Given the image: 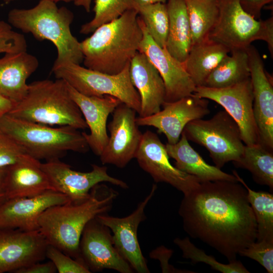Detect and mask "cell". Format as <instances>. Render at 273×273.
I'll return each mask as SVG.
<instances>
[{
  "label": "cell",
  "instance_id": "6da1fadb",
  "mask_svg": "<svg viewBox=\"0 0 273 273\" xmlns=\"http://www.w3.org/2000/svg\"><path fill=\"white\" fill-rule=\"evenodd\" d=\"M178 212L190 237L212 247L229 262L256 240L257 224L247 191L238 181L200 183L184 195Z\"/></svg>",
  "mask_w": 273,
  "mask_h": 273
},
{
  "label": "cell",
  "instance_id": "7a4b0ae2",
  "mask_svg": "<svg viewBox=\"0 0 273 273\" xmlns=\"http://www.w3.org/2000/svg\"><path fill=\"white\" fill-rule=\"evenodd\" d=\"M118 193L105 184H98L83 202H68L46 209L38 218L39 231L49 245L72 258L80 260L79 242L87 223L98 215L107 214Z\"/></svg>",
  "mask_w": 273,
  "mask_h": 273
},
{
  "label": "cell",
  "instance_id": "3957f363",
  "mask_svg": "<svg viewBox=\"0 0 273 273\" xmlns=\"http://www.w3.org/2000/svg\"><path fill=\"white\" fill-rule=\"evenodd\" d=\"M143 35L137 11H126L80 42L84 66L109 74L120 72L139 51Z\"/></svg>",
  "mask_w": 273,
  "mask_h": 273
},
{
  "label": "cell",
  "instance_id": "277c9868",
  "mask_svg": "<svg viewBox=\"0 0 273 273\" xmlns=\"http://www.w3.org/2000/svg\"><path fill=\"white\" fill-rule=\"evenodd\" d=\"M74 15L65 7L58 8L50 0H40L30 9H13L8 15V23L37 40H48L57 48V57L53 67L71 62L80 64L83 56L80 42L73 35L70 25Z\"/></svg>",
  "mask_w": 273,
  "mask_h": 273
},
{
  "label": "cell",
  "instance_id": "5b68a950",
  "mask_svg": "<svg viewBox=\"0 0 273 273\" xmlns=\"http://www.w3.org/2000/svg\"><path fill=\"white\" fill-rule=\"evenodd\" d=\"M22 120L48 125L88 128L82 114L71 97L66 82L43 79L28 84L24 98L8 113Z\"/></svg>",
  "mask_w": 273,
  "mask_h": 273
},
{
  "label": "cell",
  "instance_id": "8992f818",
  "mask_svg": "<svg viewBox=\"0 0 273 273\" xmlns=\"http://www.w3.org/2000/svg\"><path fill=\"white\" fill-rule=\"evenodd\" d=\"M0 128L39 161L60 159L68 151L85 153L89 150L82 132L70 126L52 127L6 114L0 118Z\"/></svg>",
  "mask_w": 273,
  "mask_h": 273
},
{
  "label": "cell",
  "instance_id": "52a82bcc",
  "mask_svg": "<svg viewBox=\"0 0 273 273\" xmlns=\"http://www.w3.org/2000/svg\"><path fill=\"white\" fill-rule=\"evenodd\" d=\"M219 13L208 38L222 44L230 53L245 50L257 40L266 42L273 56V17L256 20L245 11L240 0H217Z\"/></svg>",
  "mask_w": 273,
  "mask_h": 273
},
{
  "label": "cell",
  "instance_id": "ba28073f",
  "mask_svg": "<svg viewBox=\"0 0 273 273\" xmlns=\"http://www.w3.org/2000/svg\"><path fill=\"white\" fill-rule=\"evenodd\" d=\"M129 64L116 74H109L68 62L52 67V72L57 79L64 80L79 93L87 96L114 97L139 113V94L132 84Z\"/></svg>",
  "mask_w": 273,
  "mask_h": 273
},
{
  "label": "cell",
  "instance_id": "9c48e42d",
  "mask_svg": "<svg viewBox=\"0 0 273 273\" xmlns=\"http://www.w3.org/2000/svg\"><path fill=\"white\" fill-rule=\"evenodd\" d=\"M183 132L188 141L205 147L215 166L220 169L229 162L238 161L244 151L239 127L224 110L209 119L191 121Z\"/></svg>",
  "mask_w": 273,
  "mask_h": 273
},
{
  "label": "cell",
  "instance_id": "30bf717a",
  "mask_svg": "<svg viewBox=\"0 0 273 273\" xmlns=\"http://www.w3.org/2000/svg\"><path fill=\"white\" fill-rule=\"evenodd\" d=\"M193 95L212 100L221 105L237 122L245 145L259 143L253 115V96L250 77L223 88L196 86Z\"/></svg>",
  "mask_w": 273,
  "mask_h": 273
},
{
  "label": "cell",
  "instance_id": "8fae6325",
  "mask_svg": "<svg viewBox=\"0 0 273 273\" xmlns=\"http://www.w3.org/2000/svg\"><path fill=\"white\" fill-rule=\"evenodd\" d=\"M41 168L47 175L52 190L66 196L70 202L84 201L90 196L91 189L96 185L108 182L122 189H128L124 181L110 175L105 166L92 164L89 172L74 170L60 159L41 163Z\"/></svg>",
  "mask_w": 273,
  "mask_h": 273
},
{
  "label": "cell",
  "instance_id": "7c38bea8",
  "mask_svg": "<svg viewBox=\"0 0 273 273\" xmlns=\"http://www.w3.org/2000/svg\"><path fill=\"white\" fill-rule=\"evenodd\" d=\"M169 158L165 145L157 134L149 130L143 133L134 157L139 166L155 182L168 184L184 195L197 188L200 183L199 179L176 168Z\"/></svg>",
  "mask_w": 273,
  "mask_h": 273
},
{
  "label": "cell",
  "instance_id": "4fadbf2b",
  "mask_svg": "<svg viewBox=\"0 0 273 273\" xmlns=\"http://www.w3.org/2000/svg\"><path fill=\"white\" fill-rule=\"evenodd\" d=\"M156 190L157 186L153 185L148 195L127 216L114 217L107 213L96 217L99 221L110 230L115 248L133 270L138 273L150 272L139 243L138 229L140 224L146 219L145 209Z\"/></svg>",
  "mask_w": 273,
  "mask_h": 273
},
{
  "label": "cell",
  "instance_id": "5bb4252c",
  "mask_svg": "<svg viewBox=\"0 0 273 273\" xmlns=\"http://www.w3.org/2000/svg\"><path fill=\"white\" fill-rule=\"evenodd\" d=\"M136 112L121 102L112 113L108 128L110 136L100 156L103 165L124 168L135 157L143 133L139 129Z\"/></svg>",
  "mask_w": 273,
  "mask_h": 273
},
{
  "label": "cell",
  "instance_id": "9a60e30c",
  "mask_svg": "<svg viewBox=\"0 0 273 273\" xmlns=\"http://www.w3.org/2000/svg\"><path fill=\"white\" fill-rule=\"evenodd\" d=\"M79 247L80 259L91 272L105 269L120 273L134 272L115 248L110 230L96 217L85 226Z\"/></svg>",
  "mask_w": 273,
  "mask_h": 273
},
{
  "label": "cell",
  "instance_id": "2e32d148",
  "mask_svg": "<svg viewBox=\"0 0 273 273\" xmlns=\"http://www.w3.org/2000/svg\"><path fill=\"white\" fill-rule=\"evenodd\" d=\"M139 19L143 34L139 51L147 57L162 77L165 90L164 102H174L192 95L196 86L183 64L154 40L139 16Z\"/></svg>",
  "mask_w": 273,
  "mask_h": 273
},
{
  "label": "cell",
  "instance_id": "e0dca14e",
  "mask_svg": "<svg viewBox=\"0 0 273 273\" xmlns=\"http://www.w3.org/2000/svg\"><path fill=\"white\" fill-rule=\"evenodd\" d=\"M208 103L207 99L193 94L174 102H164L162 110L147 117H138L136 122L138 126L155 127L166 136L168 144H175L189 122L210 113Z\"/></svg>",
  "mask_w": 273,
  "mask_h": 273
},
{
  "label": "cell",
  "instance_id": "ac0fdd59",
  "mask_svg": "<svg viewBox=\"0 0 273 273\" xmlns=\"http://www.w3.org/2000/svg\"><path fill=\"white\" fill-rule=\"evenodd\" d=\"M49 244L39 231L0 228V273L15 272L46 258Z\"/></svg>",
  "mask_w": 273,
  "mask_h": 273
},
{
  "label": "cell",
  "instance_id": "d6986e66",
  "mask_svg": "<svg viewBox=\"0 0 273 273\" xmlns=\"http://www.w3.org/2000/svg\"><path fill=\"white\" fill-rule=\"evenodd\" d=\"M246 51L253 96V111L259 143L273 151L272 83L264 70L263 62L255 47L251 44Z\"/></svg>",
  "mask_w": 273,
  "mask_h": 273
},
{
  "label": "cell",
  "instance_id": "ffe728a7",
  "mask_svg": "<svg viewBox=\"0 0 273 273\" xmlns=\"http://www.w3.org/2000/svg\"><path fill=\"white\" fill-rule=\"evenodd\" d=\"M70 202L66 196L52 190L33 197L8 199L0 206V228L38 231V220L42 212Z\"/></svg>",
  "mask_w": 273,
  "mask_h": 273
},
{
  "label": "cell",
  "instance_id": "44dd1931",
  "mask_svg": "<svg viewBox=\"0 0 273 273\" xmlns=\"http://www.w3.org/2000/svg\"><path fill=\"white\" fill-rule=\"evenodd\" d=\"M69 93L79 107L89 128L90 133L82 134L93 153L100 156L106 146L109 136L107 122L109 115L122 102L111 96L101 97L82 95L66 82Z\"/></svg>",
  "mask_w": 273,
  "mask_h": 273
},
{
  "label": "cell",
  "instance_id": "7402d4cb",
  "mask_svg": "<svg viewBox=\"0 0 273 273\" xmlns=\"http://www.w3.org/2000/svg\"><path fill=\"white\" fill-rule=\"evenodd\" d=\"M129 76L140 98L139 117H145L159 112L164 102V82L154 66L139 51L130 62Z\"/></svg>",
  "mask_w": 273,
  "mask_h": 273
},
{
  "label": "cell",
  "instance_id": "603a6c76",
  "mask_svg": "<svg viewBox=\"0 0 273 273\" xmlns=\"http://www.w3.org/2000/svg\"><path fill=\"white\" fill-rule=\"evenodd\" d=\"M37 58L27 51L5 53L0 58V94L15 103L26 96L27 79L36 70Z\"/></svg>",
  "mask_w": 273,
  "mask_h": 273
},
{
  "label": "cell",
  "instance_id": "cb8c5ba5",
  "mask_svg": "<svg viewBox=\"0 0 273 273\" xmlns=\"http://www.w3.org/2000/svg\"><path fill=\"white\" fill-rule=\"evenodd\" d=\"M40 162L28 155L7 167L6 185L8 199L37 196L52 190Z\"/></svg>",
  "mask_w": 273,
  "mask_h": 273
},
{
  "label": "cell",
  "instance_id": "d4e9b609",
  "mask_svg": "<svg viewBox=\"0 0 273 273\" xmlns=\"http://www.w3.org/2000/svg\"><path fill=\"white\" fill-rule=\"evenodd\" d=\"M180 136L175 144L165 145L168 156L175 160L176 168L195 176L200 183L217 180L238 181L234 174L224 172L215 166L208 164L190 145L183 132Z\"/></svg>",
  "mask_w": 273,
  "mask_h": 273
},
{
  "label": "cell",
  "instance_id": "484cf974",
  "mask_svg": "<svg viewBox=\"0 0 273 273\" xmlns=\"http://www.w3.org/2000/svg\"><path fill=\"white\" fill-rule=\"evenodd\" d=\"M230 53L224 46L208 38L192 46L183 64L196 86H203L209 75Z\"/></svg>",
  "mask_w": 273,
  "mask_h": 273
},
{
  "label": "cell",
  "instance_id": "4316f807",
  "mask_svg": "<svg viewBox=\"0 0 273 273\" xmlns=\"http://www.w3.org/2000/svg\"><path fill=\"white\" fill-rule=\"evenodd\" d=\"M168 32L165 48L175 59L183 63L192 47L190 22L184 0H168Z\"/></svg>",
  "mask_w": 273,
  "mask_h": 273
},
{
  "label": "cell",
  "instance_id": "83f0119b",
  "mask_svg": "<svg viewBox=\"0 0 273 273\" xmlns=\"http://www.w3.org/2000/svg\"><path fill=\"white\" fill-rule=\"evenodd\" d=\"M211 72L204 85L211 88L228 87L250 77L248 55L245 50L232 51Z\"/></svg>",
  "mask_w": 273,
  "mask_h": 273
},
{
  "label": "cell",
  "instance_id": "f1b7e54d",
  "mask_svg": "<svg viewBox=\"0 0 273 273\" xmlns=\"http://www.w3.org/2000/svg\"><path fill=\"white\" fill-rule=\"evenodd\" d=\"M237 167L248 170L255 182L273 190V152L261 144L245 145L239 159L233 162Z\"/></svg>",
  "mask_w": 273,
  "mask_h": 273
},
{
  "label": "cell",
  "instance_id": "f546056e",
  "mask_svg": "<svg viewBox=\"0 0 273 273\" xmlns=\"http://www.w3.org/2000/svg\"><path fill=\"white\" fill-rule=\"evenodd\" d=\"M190 22L192 46L208 38L219 13L217 0H184Z\"/></svg>",
  "mask_w": 273,
  "mask_h": 273
},
{
  "label": "cell",
  "instance_id": "4dcf8cb0",
  "mask_svg": "<svg viewBox=\"0 0 273 273\" xmlns=\"http://www.w3.org/2000/svg\"><path fill=\"white\" fill-rule=\"evenodd\" d=\"M238 181L247 191L249 202L257 224L256 241H273V195L265 191L251 189L236 170L233 171Z\"/></svg>",
  "mask_w": 273,
  "mask_h": 273
},
{
  "label": "cell",
  "instance_id": "1f68e13d",
  "mask_svg": "<svg viewBox=\"0 0 273 273\" xmlns=\"http://www.w3.org/2000/svg\"><path fill=\"white\" fill-rule=\"evenodd\" d=\"M135 9L154 40L160 47H165L169 26L166 4L158 3L143 6L136 5Z\"/></svg>",
  "mask_w": 273,
  "mask_h": 273
},
{
  "label": "cell",
  "instance_id": "d6a6232c",
  "mask_svg": "<svg viewBox=\"0 0 273 273\" xmlns=\"http://www.w3.org/2000/svg\"><path fill=\"white\" fill-rule=\"evenodd\" d=\"M173 243L181 251L183 257L190 259L193 264L205 263L212 269L222 273L250 272L239 260H236L228 264L218 262L213 256L207 255L203 250L197 248L188 237L184 238L177 237L174 239Z\"/></svg>",
  "mask_w": 273,
  "mask_h": 273
},
{
  "label": "cell",
  "instance_id": "836d02e7",
  "mask_svg": "<svg viewBox=\"0 0 273 273\" xmlns=\"http://www.w3.org/2000/svg\"><path fill=\"white\" fill-rule=\"evenodd\" d=\"M135 5L133 0H95L94 17L81 26L80 33H93L101 25L118 18L128 10L135 9Z\"/></svg>",
  "mask_w": 273,
  "mask_h": 273
},
{
  "label": "cell",
  "instance_id": "e575fe53",
  "mask_svg": "<svg viewBox=\"0 0 273 273\" xmlns=\"http://www.w3.org/2000/svg\"><path fill=\"white\" fill-rule=\"evenodd\" d=\"M46 257L53 262L59 273L91 272L82 261L72 258L51 245L47 248Z\"/></svg>",
  "mask_w": 273,
  "mask_h": 273
},
{
  "label": "cell",
  "instance_id": "d590c367",
  "mask_svg": "<svg viewBox=\"0 0 273 273\" xmlns=\"http://www.w3.org/2000/svg\"><path fill=\"white\" fill-rule=\"evenodd\" d=\"M238 255L256 261L267 272H273V241H255Z\"/></svg>",
  "mask_w": 273,
  "mask_h": 273
},
{
  "label": "cell",
  "instance_id": "8d00e7d4",
  "mask_svg": "<svg viewBox=\"0 0 273 273\" xmlns=\"http://www.w3.org/2000/svg\"><path fill=\"white\" fill-rule=\"evenodd\" d=\"M24 36L12 29L8 23L0 20V53H16L27 51Z\"/></svg>",
  "mask_w": 273,
  "mask_h": 273
},
{
  "label": "cell",
  "instance_id": "74e56055",
  "mask_svg": "<svg viewBox=\"0 0 273 273\" xmlns=\"http://www.w3.org/2000/svg\"><path fill=\"white\" fill-rule=\"evenodd\" d=\"M28 156L8 134L0 128V168H6Z\"/></svg>",
  "mask_w": 273,
  "mask_h": 273
},
{
  "label": "cell",
  "instance_id": "f35d334b",
  "mask_svg": "<svg viewBox=\"0 0 273 273\" xmlns=\"http://www.w3.org/2000/svg\"><path fill=\"white\" fill-rule=\"evenodd\" d=\"M173 251L166 247L161 246L157 247L150 253V257L160 261L162 272L173 273H194L191 270L180 269L175 268L169 263V260L172 255Z\"/></svg>",
  "mask_w": 273,
  "mask_h": 273
},
{
  "label": "cell",
  "instance_id": "ab89813d",
  "mask_svg": "<svg viewBox=\"0 0 273 273\" xmlns=\"http://www.w3.org/2000/svg\"><path fill=\"white\" fill-rule=\"evenodd\" d=\"M272 2V0H240L243 10L256 20H260L263 7Z\"/></svg>",
  "mask_w": 273,
  "mask_h": 273
},
{
  "label": "cell",
  "instance_id": "60d3db41",
  "mask_svg": "<svg viewBox=\"0 0 273 273\" xmlns=\"http://www.w3.org/2000/svg\"><path fill=\"white\" fill-rule=\"evenodd\" d=\"M57 272L56 268L51 260L40 263L37 262L31 264L27 266L20 268L14 273H55Z\"/></svg>",
  "mask_w": 273,
  "mask_h": 273
},
{
  "label": "cell",
  "instance_id": "b9f144b4",
  "mask_svg": "<svg viewBox=\"0 0 273 273\" xmlns=\"http://www.w3.org/2000/svg\"><path fill=\"white\" fill-rule=\"evenodd\" d=\"M7 167L0 168V206L8 199L6 185Z\"/></svg>",
  "mask_w": 273,
  "mask_h": 273
},
{
  "label": "cell",
  "instance_id": "7bdbcfd3",
  "mask_svg": "<svg viewBox=\"0 0 273 273\" xmlns=\"http://www.w3.org/2000/svg\"><path fill=\"white\" fill-rule=\"evenodd\" d=\"M15 103L0 94V118L8 114L13 108Z\"/></svg>",
  "mask_w": 273,
  "mask_h": 273
},
{
  "label": "cell",
  "instance_id": "ee69618b",
  "mask_svg": "<svg viewBox=\"0 0 273 273\" xmlns=\"http://www.w3.org/2000/svg\"><path fill=\"white\" fill-rule=\"evenodd\" d=\"M91 3L92 0H75L74 2L76 6L83 8L87 12H90Z\"/></svg>",
  "mask_w": 273,
  "mask_h": 273
},
{
  "label": "cell",
  "instance_id": "f6af8a7d",
  "mask_svg": "<svg viewBox=\"0 0 273 273\" xmlns=\"http://www.w3.org/2000/svg\"><path fill=\"white\" fill-rule=\"evenodd\" d=\"M138 6H143L158 3L166 4L168 0H133Z\"/></svg>",
  "mask_w": 273,
  "mask_h": 273
},
{
  "label": "cell",
  "instance_id": "bcb514c9",
  "mask_svg": "<svg viewBox=\"0 0 273 273\" xmlns=\"http://www.w3.org/2000/svg\"><path fill=\"white\" fill-rule=\"evenodd\" d=\"M51 1L54 2L56 3L59 2H63L65 3H69L71 2H74L75 0H50Z\"/></svg>",
  "mask_w": 273,
  "mask_h": 273
},
{
  "label": "cell",
  "instance_id": "7dc6e473",
  "mask_svg": "<svg viewBox=\"0 0 273 273\" xmlns=\"http://www.w3.org/2000/svg\"><path fill=\"white\" fill-rule=\"evenodd\" d=\"M5 3L6 4H9V3H10L11 2H13L14 1H16V0H3Z\"/></svg>",
  "mask_w": 273,
  "mask_h": 273
}]
</instances>
